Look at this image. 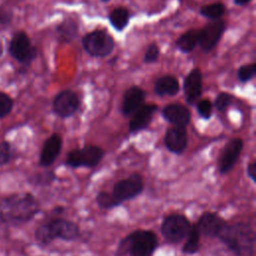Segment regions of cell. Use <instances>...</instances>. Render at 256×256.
I'll return each mask as SVG.
<instances>
[{
	"instance_id": "cell-3",
	"label": "cell",
	"mask_w": 256,
	"mask_h": 256,
	"mask_svg": "<svg viewBox=\"0 0 256 256\" xmlns=\"http://www.w3.org/2000/svg\"><path fill=\"white\" fill-rule=\"evenodd\" d=\"M35 240L41 246L50 245L54 240L76 241L81 237L79 226L70 220L52 218L37 227L34 233Z\"/></svg>"
},
{
	"instance_id": "cell-39",
	"label": "cell",
	"mask_w": 256,
	"mask_h": 256,
	"mask_svg": "<svg viewBox=\"0 0 256 256\" xmlns=\"http://www.w3.org/2000/svg\"><path fill=\"white\" fill-rule=\"evenodd\" d=\"M179 1H182V0H179Z\"/></svg>"
},
{
	"instance_id": "cell-5",
	"label": "cell",
	"mask_w": 256,
	"mask_h": 256,
	"mask_svg": "<svg viewBox=\"0 0 256 256\" xmlns=\"http://www.w3.org/2000/svg\"><path fill=\"white\" fill-rule=\"evenodd\" d=\"M82 46L90 56L103 58L112 53L115 41L107 31L96 29L82 37Z\"/></svg>"
},
{
	"instance_id": "cell-20",
	"label": "cell",
	"mask_w": 256,
	"mask_h": 256,
	"mask_svg": "<svg viewBox=\"0 0 256 256\" xmlns=\"http://www.w3.org/2000/svg\"><path fill=\"white\" fill-rule=\"evenodd\" d=\"M55 32L59 41L70 43L78 36L79 26L74 19L67 17L56 26Z\"/></svg>"
},
{
	"instance_id": "cell-33",
	"label": "cell",
	"mask_w": 256,
	"mask_h": 256,
	"mask_svg": "<svg viewBox=\"0 0 256 256\" xmlns=\"http://www.w3.org/2000/svg\"><path fill=\"white\" fill-rule=\"evenodd\" d=\"M159 54H160L159 47H158V45L156 43L153 42V43H151L148 46V48H147V50H146V52L144 54L143 60L147 64L155 63L158 60V58H159Z\"/></svg>"
},
{
	"instance_id": "cell-37",
	"label": "cell",
	"mask_w": 256,
	"mask_h": 256,
	"mask_svg": "<svg viewBox=\"0 0 256 256\" xmlns=\"http://www.w3.org/2000/svg\"><path fill=\"white\" fill-rule=\"evenodd\" d=\"M2 54H3V44H2V42L0 40V57H1Z\"/></svg>"
},
{
	"instance_id": "cell-18",
	"label": "cell",
	"mask_w": 256,
	"mask_h": 256,
	"mask_svg": "<svg viewBox=\"0 0 256 256\" xmlns=\"http://www.w3.org/2000/svg\"><path fill=\"white\" fill-rule=\"evenodd\" d=\"M162 116L163 118L175 125V126H187L191 120V113L190 110L179 103H172L166 105L162 109Z\"/></svg>"
},
{
	"instance_id": "cell-8",
	"label": "cell",
	"mask_w": 256,
	"mask_h": 256,
	"mask_svg": "<svg viewBox=\"0 0 256 256\" xmlns=\"http://www.w3.org/2000/svg\"><path fill=\"white\" fill-rule=\"evenodd\" d=\"M10 55L22 65H30L37 57V50L32 45L29 36L24 31H17L9 42Z\"/></svg>"
},
{
	"instance_id": "cell-10",
	"label": "cell",
	"mask_w": 256,
	"mask_h": 256,
	"mask_svg": "<svg viewBox=\"0 0 256 256\" xmlns=\"http://www.w3.org/2000/svg\"><path fill=\"white\" fill-rule=\"evenodd\" d=\"M226 28V23L223 20H213L202 29L198 30V45L200 48L209 52L215 48L220 41Z\"/></svg>"
},
{
	"instance_id": "cell-34",
	"label": "cell",
	"mask_w": 256,
	"mask_h": 256,
	"mask_svg": "<svg viewBox=\"0 0 256 256\" xmlns=\"http://www.w3.org/2000/svg\"><path fill=\"white\" fill-rule=\"evenodd\" d=\"M13 19V14L10 10L6 8H0V24L1 25H9Z\"/></svg>"
},
{
	"instance_id": "cell-32",
	"label": "cell",
	"mask_w": 256,
	"mask_h": 256,
	"mask_svg": "<svg viewBox=\"0 0 256 256\" xmlns=\"http://www.w3.org/2000/svg\"><path fill=\"white\" fill-rule=\"evenodd\" d=\"M197 112L203 119H209L212 116L213 104L209 99H202L197 101Z\"/></svg>"
},
{
	"instance_id": "cell-24",
	"label": "cell",
	"mask_w": 256,
	"mask_h": 256,
	"mask_svg": "<svg viewBox=\"0 0 256 256\" xmlns=\"http://www.w3.org/2000/svg\"><path fill=\"white\" fill-rule=\"evenodd\" d=\"M200 232L196 224H192L189 233L186 236V241L182 247L184 254H195L200 249Z\"/></svg>"
},
{
	"instance_id": "cell-29",
	"label": "cell",
	"mask_w": 256,
	"mask_h": 256,
	"mask_svg": "<svg viewBox=\"0 0 256 256\" xmlns=\"http://www.w3.org/2000/svg\"><path fill=\"white\" fill-rule=\"evenodd\" d=\"M14 101L5 92L0 91V119L9 115L13 109Z\"/></svg>"
},
{
	"instance_id": "cell-21",
	"label": "cell",
	"mask_w": 256,
	"mask_h": 256,
	"mask_svg": "<svg viewBox=\"0 0 256 256\" xmlns=\"http://www.w3.org/2000/svg\"><path fill=\"white\" fill-rule=\"evenodd\" d=\"M154 90L158 96H175L180 90V85L173 75H164L156 80Z\"/></svg>"
},
{
	"instance_id": "cell-9",
	"label": "cell",
	"mask_w": 256,
	"mask_h": 256,
	"mask_svg": "<svg viewBox=\"0 0 256 256\" xmlns=\"http://www.w3.org/2000/svg\"><path fill=\"white\" fill-rule=\"evenodd\" d=\"M144 190L143 177L135 172L126 178L115 183L111 193L122 204L125 201L132 200L141 194Z\"/></svg>"
},
{
	"instance_id": "cell-12",
	"label": "cell",
	"mask_w": 256,
	"mask_h": 256,
	"mask_svg": "<svg viewBox=\"0 0 256 256\" xmlns=\"http://www.w3.org/2000/svg\"><path fill=\"white\" fill-rule=\"evenodd\" d=\"M243 145L241 138H233L227 142L219 158V171L221 174L228 173L234 167L242 152Z\"/></svg>"
},
{
	"instance_id": "cell-31",
	"label": "cell",
	"mask_w": 256,
	"mask_h": 256,
	"mask_svg": "<svg viewBox=\"0 0 256 256\" xmlns=\"http://www.w3.org/2000/svg\"><path fill=\"white\" fill-rule=\"evenodd\" d=\"M232 102V95L227 92H221L216 96L214 106L219 112H225Z\"/></svg>"
},
{
	"instance_id": "cell-25",
	"label": "cell",
	"mask_w": 256,
	"mask_h": 256,
	"mask_svg": "<svg viewBox=\"0 0 256 256\" xmlns=\"http://www.w3.org/2000/svg\"><path fill=\"white\" fill-rule=\"evenodd\" d=\"M225 11V5L222 2H214L201 7L199 12L205 18H208L210 20H218L224 15Z\"/></svg>"
},
{
	"instance_id": "cell-23",
	"label": "cell",
	"mask_w": 256,
	"mask_h": 256,
	"mask_svg": "<svg viewBox=\"0 0 256 256\" xmlns=\"http://www.w3.org/2000/svg\"><path fill=\"white\" fill-rule=\"evenodd\" d=\"M198 44V30L192 29L182 34L175 42L176 48L182 53H190Z\"/></svg>"
},
{
	"instance_id": "cell-35",
	"label": "cell",
	"mask_w": 256,
	"mask_h": 256,
	"mask_svg": "<svg viewBox=\"0 0 256 256\" xmlns=\"http://www.w3.org/2000/svg\"><path fill=\"white\" fill-rule=\"evenodd\" d=\"M247 175L253 182H256V162L255 161H252L248 164Z\"/></svg>"
},
{
	"instance_id": "cell-26",
	"label": "cell",
	"mask_w": 256,
	"mask_h": 256,
	"mask_svg": "<svg viewBox=\"0 0 256 256\" xmlns=\"http://www.w3.org/2000/svg\"><path fill=\"white\" fill-rule=\"evenodd\" d=\"M56 179V175L53 171L47 170V171H42V172H37L32 174L28 178V182L37 187H46L51 185Z\"/></svg>"
},
{
	"instance_id": "cell-19",
	"label": "cell",
	"mask_w": 256,
	"mask_h": 256,
	"mask_svg": "<svg viewBox=\"0 0 256 256\" xmlns=\"http://www.w3.org/2000/svg\"><path fill=\"white\" fill-rule=\"evenodd\" d=\"M146 93L138 86L128 88L123 96L121 112L124 116L130 117L144 102Z\"/></svg>"
},
{
	"instance_id": "cell-22",
	"label": "cell",
	"mask_w": 256,
	"mask_h": 256,
	"mask_svg": "<svg viewBox=\"0 0 256 256\" xmlns=\"http://www.w3.org/2000/svg\"><path fill=\"white\" fill-rule=\"evenodd\" d=\"M109 22L111 26L116 31H123L130 20V13L129 11L124 7H117L114 10H112L108 16Z\"/></svg>"
},
{
	"instance_id": "cell-30",
	"label": "cell",
	"mask_w": 256,
	"mask_h": 256,
	"mask_svg": "<svg viewBox=\"0 0 256 256\" xmlns=\"http://www.w3.org/2000/svg\"><path fill=\"white\" fill-rule=\"evenodd\" d=\"M13 155L14 153L11 143L8 141L0 142V166H4L11 162Z\"/></svg>"
},
{
	"instance_id": "cell-7",
	"label": "cell",
	"mask_w": 256,
	"mask_h": 256,
	"mask_svg": "<svg viewBox=\"0 0 256 256\" xmlns=\"http://www.w3.org/2000/svg\"><path fill=\"white\" fill-rule=\"evenodd\" d=\"M104 156L102 148L96 145H87L80 149H75L67 154L65 164L70 168L88 167L92 168L98 165Z\"/></svg>"
},
{
	"instance_id": "cell-16",
	"label": "cell",
	"mask_w": 256,
	"mask_h": 256,
	"mask_svg": "<svg viewBox=\"0 0 256 256\" xmlns=\"http://www.w3.org/2000/svg\"><path fill=\"white\" fill-rule=\"evenodd\" d=\"M226 221L216 212H204L198 219L196 226L200 234L207 237H217Z\"/></svg>"
},
{
	"instance_id": "cell-4",
	"label": "cell",
	"mask_w": 256,
	"mask_h": 256,
	"mask_svg": "<svg viewBox=\"0 0 256 256\" xmlns=\"http://www.w3.org/2000/svg\"><path fill=\"white\" fill-rule=\"evenodd\" d=\"M158 247L157 235L151 230H135L120 240L116 256H153Z\"/></svg>"
},
{
	"instance_id": "cell-28",
	"label": "cell",
	"mask_w": 256,
	"mask_h": 256,
	"mask_svg": "<svg viewBox=\"0 0 256 256\" xmlns=\"http://www.w3.org/2000/svg\"><path fill=\"white\" fill-rule=\"evenodd\" d=\"M256 74V64L251 63V64H245L239 67L237 71V77L238 80L242 83H246L250 81L251 79L254 78Z\"/></svg>"
},
{
	"instance_id": "cell-1",
	"label": "cell",
	"mask_w": 256,
	"mask_h": 256,
	"mask_svg": "<svg viewBox=\"0 0 256 256\" xmlns=\"http://www.w3.org/2000/svg\"><path fill=\"white\" fill-rule=\"evenodd\" d=\"M39 211L40 203L32 193H15L0 201V222L19 226L31 221Z\"/></svg>"
},
{
	"instance_id": "cell-36",
	"label": "cell",
	"mask_w": 256,
	"mask_h": 256,
	"mask_svg": "<svg viewBox=\"0 0 256 256\" xmlns=\"http://www.w3.org/2000/svg\"><path fill=\"white\" fill-rule=\"evenodd\" d=\"M252 0H234V3L238 6H245L250 3Z\"/></svg>"
},
{
	"instance_id": "cell-14",
	"label": "cell",
	"mask_w": 256,
	"mask_h": 256,
	"mask_svg": "<svg viewBox=\"0 0 256 256\" xmlns=\"http://www.w3.org/2000/svg\"><path fill=\"white\" fill-rule=\"evenodd\" d=\"M202 72L199 68L192 69L184 78L183 91L186 102L195 104L202 94Z\"/></svg>"
},
{
	"instance_id": "cell-38",
	"label": "cell",
	"mask_w": 256,
	"mask_h": 256,
	"mask_svg": "<svg viewBox=\"0 0 256 256\" xmlns=\"http://www.w3.org/2000/svg\"><path fill=\"white\" fill-rule=\"evenodd\" d=\"M101 1H102V2H109L110 0H101Z\"/></svg>"
},
{
	"instance_id": "cell-11",
	"label": "cell",
	"mask_w": 256,
	"mask_h": 256,
	"mask_svg": "<svg viewBox=\"0 0 256 256\" xmlns=\"http://www.w3.org/2000/svg\"><path fill=\"white\" fill-rule=\"evenodd\" d=\"M80 105L78 95L69 89L60 91L53 99V112L60 118H69L75 114Z\"/></svg>"
},
{
	"instance_id": "cell-27",
	"label": "cell",
	"mask_w": 256,
	"mask_h": 256,
	"mask_svg": "<svg viewBox=\"0 0 256 256\" xmlns=\"http://www.w3.org/2000/svg\"><path fill=\"white\" fill-rule=\"evenodd\" d=\"M96 202L99 207L103 209H111L115 208L119 205H122L111 192L108 191H100L96 196Z\"/></svg>"
},
{
	"instance_id": "cell-2",
	"label": "cell",
	"mask_w": 256,
	"mask_h": 256,
	"mask_svg": "<svg viewBox=\"0 0 256 256\" xmlns=\"http://www.w3.org/2000/svg\"><path fill=\"white\" fill-rule=\"evenodd\" d=\"M217 238L236 256H253L256 236L253 228L245 222L225 224Z\"/></svg>"
},
{
	"instance_id": "cell-13",
	"label": "cell",
	"mask_w": 256,
	"mask_h": 256,
	"mask_svg": "<svg viewBox=\"0 0 256 256\" xmlns=\"http://www.w3.org/2000/svg\"><path fill=\"white\" fill-rule=\"evenodd\" d=\"M166 148L174 154H182L188 144V135L186 128L183 126H171L167 128L164 136Z\"/></svg>"
},
{
	"instance_id": "cell-17",
	"label": "cell",
	"mask_w": 256,
	"mask_h": 256,
	"mask_svg": "<svg viewBox=\"0 0 256 256\" xmlns=\"http://www.w3.org/2000/svg\"><path fill=\"white\" fill-rule=\"evenodd\" d=\"M62 148V138L59 134L54 133L49 136L41 149L39 157V165L42 167L51 166L59 156Z\"/></svg>"
},
{
	"instance_id": "cell-15",
	"label": "cell",
	"mask_w": 256,
	"mask_h": 256,
	"mask_svg": "<svg viewBox=\"0 0 256 256\" xmlns=\"http://www.w3.org/2000/svg\"><path fill=\"white\" fill-rule=\"evenodd\" d=\"M158 106L156 104H142L131 116L129 121L130 133H137L147 128L153 119Z\"/></svg>"
},
{
	"instance_id": "cell-6",
	"label": "cell",
	"mask_w": 256,
	"mask_h": 256,
	"mask_svg": "<svg viewBox=\"0 0 256 256\" xmlns=\"http://www.w3.org/2000/svg\"><path fill=\"white\" fill-rule=\"evenodd\" d=\"M192 224L185 215L169 214L161 223V234L169 243H178L186 238Z\"/></svg>"
}]
</instances>
